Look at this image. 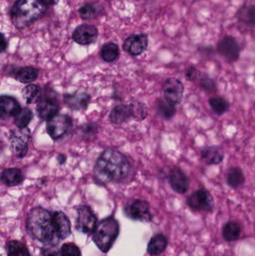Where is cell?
<instances>
[{"label": "cell", "instance_id": "6da1fadb", "mask_svg": "<svg viewBox=\"0 0 255 256\" xmlns=\"http://www.w3.org/2000/svg\"><path fill=\"white\" fill-rule=\"evenodd\" d=\"M130 170V164L125 155L115 149H107L96 161L94 177L102 184L120 182L127 177Z\"/></svg>", "mask_w": 255, "mask_h": 256}, {"label": "cell", "instance_id": "7a4b0ae2", "mask_svg": "<svg viewBox=\"0 0 255 256\" xmlns=\"http://www.w3.org/2000/svg\"><path fill=\"white\" fill-rule=\"evenodd\" d=\"M55 3L56 0H16L10 10L12 24L17 30L26 28Z\"/></svg>", "mask_w": 255, "mask_h": 256}, {"label": "cell", "instance_id": "3957f363", "mask_svg": "<svg viewBox=\"0 0 255 256\" xmlns=\"http://www.w3.org/2000/svg\"><path fill=\"white\" fill-rule=\"evenodd\" d=\"M28 234L42 243L48 244L58 239L52 219V213L41 207L31 209L26 219Z\"/></svg>", "mask_w": 255, "mask_h": 256}, {"label": "cell", "instance_id": "277c9868", "mask_svg": "<svg viewBox=\"0 0 255 256\" xmlns=\"http://www.w3.org/2000/svg\"><path fill=\"white\" fill-rule=\"evenodd\" d=\"M120 226L113 216H109L100 221L93 233V240L103 252H108L119 236Z\"/></svg>", "mask_w": 255, "mask_h": 256}, {"label": "cell", "instance_id": "5b68a950", "mask_svg": "<svg viewBox=\"0 0 255 256\" xmlns=\"http://www.w3.org/2000/svg\"><path fill=\"white\" fill-rule=\"evenodd\" d=\"M187 206L196 212H211L214 208V198L209 191L199 189L189 196L187 200Z\"/></svg>", "mask_w": 255, "mask_h": 256}, {"label": "cell", "instance_id": "8992f818", "mask_svg": "<svg viewBox=\"0 0 255 256\" xmlns=\"http://www.w3.org/2000/svg\"><path fill=\"white\" fill-rule=\"evenodd\" d=\"M77 219L76 230L83 234L94 233L97 227V218L91 208L88 206H80L77 209Z\"/></svg>", "mask_w": 255, "mask_h": 256}, {"label": "cell", "instance_id": "52a82bcc", "mask_svg": "<svg viewBox=\"0 0 255 256\" xmlns=\"http://www.w3.org/2000/svg\"><path fill=\"white\" fill-rule=\"evenodd\" d=\"M124 212L126 216L133 220L149 222L153 220L149 204L144 200H135L124 208Z\"/></svg>", "mask_w": 255, "mask_h": 256}, {"label": "cell", "instance_id": "ba28073f", "mask_svg": "<svg viewBox=\"0 0 255 256\" xmlns=\"http://www.w3.org/2000/svg\"><path fill=\"white\" fill-rule=\"evenodd\" d=\"M72 126V120L67 115H56L48 120L46 132L53 140L61 138Z\"/></svg>", "mask_w": 255, "mask_h": 256}, {"label": "cell", "instance_id": "9c48e42d", "mask_svg": "<svg viewBox=\"0 0 255 256\" xmlns=\"http://www.w3.org/2000/svg\"><path fill=\"white\" fill-rule=\"evenodd\" d=\"M184 92L185 88L184 84L177 78H169L163 84L165 99L174 106L180 104L182 102Z\"/></svg>", "mask_w": 255, "mask_h": 256}, {"label": "cell", "instance_id": "30bf717a", "mask_svg": "<svg viewBox=\"0 0 255 256\" xmlns=\"http://www.w3.org/2000/svg\"><path fill=\"white\" fill-rule=\"evenodd\" d=\"M30 138V130L28 128L12 131L10 135V148L15 156L23 158L28 152V142Z\"/></svg>", "mask_w": 255, "mask_h": 256}, {"label": "cell", "instance_id": "8fae6325", "mask_svg": "<svg viewBox=\"0 0 255 256\" xmlns=\"http://www.w3.org/2000/svg\"><path fill=\"white\" fill-rule=\"evenodd\" d=\"M219 54L230 63H234L239 60L241 56V48L235 38L226 36L220 40L217 45Z\"/></svg>", "mask_w": 255, "mask_h": 256}, {"label": "cell", "instance_id": "7c38bea8", "mask_svg": "<svg viewBox=\"0 0 255 256\" xmlns=\"http://www.w3.org/2000/svg\"><path fill=\"white\" fill-rule=\"evenodd\" d=\"M148 46L146 34H133L127 37L123 43V50L130 55L138 56L143 54Z\"/></svg>", "mask_w": 255, "mask_h": 256}, {"label": "cell", "instance_id": "4fadbf2b", "mask_svg": "<svg viewBox=\"0 0 255 256\" xmlns=\"http://www.w3.org/2000/svg\"><path fill=\"white\" fill-rule=\"evenodd\" d=\"M98 37V30L94 26L82 24L78 26L73 34L72 38L78 44L89 45L94 43Z\"/></svg>", "mask_w": 255, "mask_h": 256}, {"label": "cell", "instance_id": "5bb4252c", "mask_svg": "<svg viewBox=\"0 0 255 256\" xmlns=\"http://www.w3.org/2000/svg\"><path fill=\"white\" fill-rule=\"evenodd\" d=\"M37 116L39 118L43 120H49L55 116L58 115L59 110V105L58 100L53 96H45L40 98L37 103Z\"/></svg>", "mask_w": 255, "mask_h": 256}, {"label": "cell", "instance_id": "9a60e30c", "mask_svg": "<svg viewBox=\"0 0 255 256\" xmlns=\"http://www.w3.org/2000/svg\"><path fill=\"white\" fill-rule=\"evenodd\" d=\"M169 182L172 189L179 194H186L190 188V179L179 167L172 168L169 174Z\"/></svg>", "mask_w": 255, "mask_h": 256}, {"label": "cell", "instance_id": "2e32d148", "mask_svg": "<svg viewBox=\"0 0 255 256\" xmlns=\"http://www.w3.org/2000/svg\"><path fill=\"white\" fill-rule=\"evenodd\" d=\"M52 219L58 240H64L71 234V224L67 215L61 212L52 213Z\"/></svg>", "mask_w": 255, "mask_h": 256}, {"label": "cell", "instance_id": "e0dca14e", "mask_svg": "<svg viewBox=\"0 0 255 256\" xmlns=\"http://www.w3.org/2000/svg\"><path fill=\"white\" fill-rule=\"evenodd\" d=\"M201 158L207 165H219L224 160L225 152L220 146H205L201 150Z\"/></svg>", "mask_w": 255, "mask_h": 256}, {"label": "cell", "instance_id": "ac0fdd59", "mask_svg": "<svg viewBox=\"0 0 255 256\" xmlns=\"http://www.w3.org/2000/svg\"><path fill=\"white\" fill-rule=\"evenodd\" d=\"M91 96L85 92H76L64 96V103L73 110H82L88 108Z\"/></svg>", "mask_w": 255, "mask_h": 256}, {"label": "cell", "instance_id": "d6986e66", "mask_svg": "<svg viewBox=\"0 0 255 256\" xmlns=\"http://www.w3.org/2000/svg\"><path fill=\"white\" fill-rule=\"evenodd\" d=\"M0 110H1V118L4 120L10 117H14L21 110V106L19 102L14 98L1 96Z\"/></svg>", "mask_w": 255, "mask_h": 256}, {"label": "cell", "instance_id": "ffe728a7", "mask_svg": "<svg viewBox=\"0 0 255 256\" xmlns=\"http://www.w3.org/2000/svg\"><path fill=\"white\" fill-rule=\"evenodd\" d=\"M133 116L132 105L120 104L114 106L109 114V120L114 124H120L125 122Z\"/></svg>", "mask_w": 255, "mask_h": 256}, {"label": "cell", "instance_id": "44dd1931", "mask_svg": "<svg viewBox=\"0 0 255 256\" xmlns=\"http://www.w3.org/2000/svg\"><path fill=\"white\" fill-rule=\"evenodd\" d=\"M1 180L6 186H18L23 182L24 176L19 168H6L1 172Z\"/></svg>", "mask_w": 255, "mask_h": 256}, {"label": "cell", "instance_id": "7402d4cb", "mask_svg": "<svg viewBox=\"0 0 255 256\" xmlns=\"http://www.w3.org/2000/svg\"><path fill=\"white\" fill-rule=\"evenodd\" d=\"M168 246V240L163 234H157L151 238L147 251L151 256H158L163 254Z\"/></svg>", "mask_w": 255, "mask_h": 256}, {"label": "cell", "instance_id": "603a6c76", "mask_svg": "<svg viewBox=\"0 0 255 256\" xmlns=\"http://www.w3.org/2000/svg\"><path fill=\"white\" fill-rule=\"evenodd\" d=\"M246 178L244 171L240 167L235 166L229 168L226 174V182L230 188L237 189L245 183Z\"/></svg>", "mask_w": 255, "mask_h": 256}, {"label": "cell", "instance_id": "cb8c5ba5", "mask_svg": "<svg viewBox=\"0 0 255 256\" xmlns=\"http://www.w3.org/2000/svg\"><path fill=\"white\" fill-rule=\"evenodd\" d=\"M103 7L97 3H86L79 9V16L83 20H92L103 14Z\"/></svg>", "mask_w": 255, "mask_h": 256}, {"label": "cell", "instance_id": "d4e9b609", "mask_svg": "<svg viewBox=\"0 0 255 256\" xmlns=\"http://www.w3.org/2000/svg\"><path fill=\"white\" fill-rule=\"evenodd\" d=\"M37 76L38 70L31 66L20 68L14 74L15 79L22 84H30L35 80Z\"/></svg>", "mask_w": 255, "mask_h": 256}, {"label": "cell", "instance_id": "484cf974", "mask_svg": "<svg viewBox=\"0 0 255 256\" xmlns=\"http://www.w3.org/2000/svg\"><path fill=\"white\" fill-rule=\"evenodd\" d=\"M119 55V48L113 42L105 44L100 50V56L106 62H113L118 60Z\"/></svg>", "mask_w": 255, "mask_h": 256}, {"label": "cell", "instance_id": "4316f807", "mask_svg": "<svg viewBox=\"0 0 255 256\" xmlns=\"http://www.w3.org/2000/svg\"><path fill=\"white\" fill-rule=\"evenodd\" d=\"M22 97L28 104L38 103L41 98V88L39 86L29 84L22 90Z\"/></svg>", "mask_w": 255, "mask_h": 256}, {"label": "cell", "instance_id": "83f0119b", "mask_svg": "<svg viewBox=\"0 0 255 256\" xmlns=\"http://www.w3.org/2000/svg\"><path fill=\"white\" fill-rule=\"evenodd\" d=\"M242 228L236 222H229L223 228V236L226 242H235L241 237Z\"/></svg>", "mask_w": 255, "mask_h": 256}, {"label": "cell", "instance_id": "f1b7e54d", "mask_svg": "<svg viewBox=\"0 0 255 256\" xmlns=\"http://www.w3.org/2000/svg\"><path fill=\"white\" fill-rule=\"evenodd\" d=\"M238 19L243 24L250 26H255V7L246 6L241 8L238 12Z\"/></svg>", "mask_w": 255, "mask_h": 256}, {"label": "cell", "instance_id": "f546056e", "mask_svg": "<svg viewBox=\"0 0 255 256\" xmlns=\"http://www.w3.org/2000/svg\"><path fill=\"white\" fill-rule=\"evenodd\" d=\"M7 256H31L26 246L17 240L7 243Z\"/></svg>", "mask_w": 255, "mask_h": 256}, {"label": "cell", "instance_id": "4dcf8cb0", "mask_svg": "<svg viewBox=\"0 0 255 256\" xmlns=\"http://www.w3.org/2000/svg\"><path fill=\"white\" fill-rule=\"evenodd\" d=\"M209 104L214 114L223 116L229 110V102L222 97H214L209 100Z\"/></svg>", "mask_w": 255, "mask_h": 256}, {"label": "cell", "instance_id": "1f68e13d", "mask_svg": "<svg viewBox=\"0 0 255 256\" xmlns=\"http://www.w3.org/2000/svg\"><path fill=\"white\" fill-rule=\"evenodd\" d=\"M33 118V112L28 108H23L14 116V124L19 129L26 128Z\"/></svg>", "mask_w": 255, "mask_h": 256}, {"label": "cell", "instance_id": "d6a6232c", "mask_svg": "<svg viewBox=\"0 0 255 256\" xmlns=\"http://www.w3.org/2000/svg\"><path fill=\"white\" fill-rule=\"evenodd\" d=\"M159 115L165 120H170L176 114V108L167 100H160L157 104Z\"/></svg>", "mask_w": 255, "mask_h": 256}, {"label": "cell", "instance_id": "836d02e7", "mask_svg": "<svg viewBox=\"0 0 255 256\" xmlns=\"http://www.w3.org/2000/svg\"><path fill=\"white\" fill-rule=\"evenodd\" d=\"M61 254L62 256H82L79 248L73 243L63 244L61 248Z\"/></svg>", "mask_w": 255, "mask_h": 256}, {"label": "cell", "instance_id": "e575fe53", "mask_svg": "<svg viewBox=\"0 0 255 256\" xmlns=\"http://www.w3.org/2000/svg\"><path fill=\"white\" fill-rule=\"evenodd\" d=\"M200 86L205 91L213 92L217 90V84L215 81L208 75H204L200 79Z\"/></svg>", "mask_w": 255, "mask_h": 256}, {"label": "cell", "instance_id": "d590c367", "mask_svg": "<svg viewBox=\"0 0 255 256\" xmlns=\"http://www.w3.org/2000/svg\"><path fill=\"white\" fill-rule=\"evenodd\" d=\"M197 76L198 70L194 66H190V68H188L185 74V78L187 80L192 82V81L195 80L196 79Z\"/></svg>", "mask_w": 255, "mask_h": 256}, {"label": "cell", "instance_id": "8d00e7d4", "mask_svg": "<svg viewBox=\"0 0 255 256\" xmlns=\"http://www.w3.org/2000/svg\"><path fill=\"white\" fill-rule=\"evenodd\" d=\"M43 256H62L61 251H58L55 246H49L43 250Z\"/></svg>", "mask_w": 255, "mask_h": 256}, {"label": "cell", "instance_id": "74e56055", "mask_svg": "<svg viewBox=\"0 0 255 256\" xmlns=\"http://www.w3.org/2000/svg\"><path fill=\"white\" fill-rule=\"evenodd\" d=\"M7 45H8V42H7V39H6L5 36L4 34H1V52H3L7 50Z\"/></svg>", "mask_w": 255, "mask_h": 256}, {"label": "cell", "instance_id": "f35d334b", "mask_svg": "<svg viewBox=\"0 0 255 256\" xmlns=\"http://www.w3.org/2000/svg\"><path fill=\"white\" fill-rule=\"evenodd\" d=\"M57 160H58V162H59L60 164H63L64 162H65L66 158L64 155L59 154L58 155Z\"/></svg>", "mask_w": 255, "mask_h": 256}, {"label": "cell", "instance_id": "ab89813d", "mask_svg": "<svg viewBox=\"0 0 255 256\" xmlns=\"http://www.w3.org/2000/svg\"><path fill=\"white\" fill-rule=\"evenodd\" d=\"M135 1H139V0H135Z\"/></svg>", "mask_w": 255, "mask_h": 256}]
</instances>
